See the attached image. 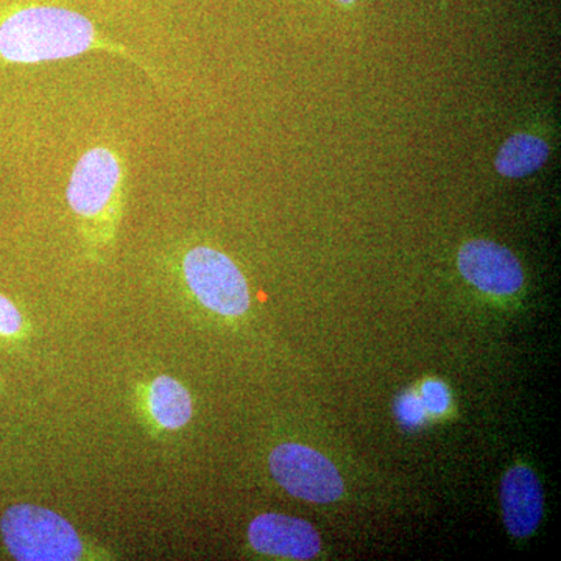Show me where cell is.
Listing matches in <instances>:
<instances>
[{"label":"cell","instance_id":"cell-1","mask_svg":"<svg viewBox=\"0 0 561 561\" xmlns=\"http://www.w3.org/2000/svg\"><path fill=\"white\" fill-rule=\"evenodd\" d=\"M91 50L121 55L149 76H154L153 69L127 47L102 38L94 24L77 11L35 5L14 11L0 22V57L7 61L35 65L77 57Z\"/></svg>","mask_w":561,"mask_h":561},{"label":"cell","instance_id":"cell-2","mask_svg":"<svg viewBox=\"0 0 561 561\" xmlns=\"http://www.w3.org/2000/svg\"><path fill=\"white\" fill-rule=\"evenodd\" d=\"M125 168L117 151L94 147L84 151L70 173L66 198L72 213L87 227L108 234L119 214Z\"/></svg>","mask_w":561,"mask_h":561},{"label":"cell","instance_id":"cell-3","mask_svg":"<svg viewBox=\"0 0 561 561\" xmlns=\"http://www.w3.org/2000/svg\"><path fill=\"white\" fill-rule=\"evenodd\" d=\"M3 542L20 561H73L83 553L77 530L49 508L18 504L0 519Z\"/></svg>","mask_w":561,"mask_h":561},{"label":"cell","instance_id":"cell-4","mask_svg":"<svg viewBox=\"0 0 561 561\" xmlns=\"http://www.w3.org/2000/svg\"><path fill=\"white\" fill-rule=\"evenodd\" d=\"M183 275L194 297L209 311L224 317H241L249 311L245 276L221 251L194 247L184 256Z\"/></svg>","mask_w":561,"mask_h":561},{"label":"cell","instance_id":"cell-5","mask_svg":"<svg viewBox=\"0 0 561 561\" xmlns=\"http://www.w3.org/2000/svg\"><path fill=\"white\" fill-rule=\"evenodd\" d=\"M268 467L275 481L302 501L331 504L345 493V483L335 465L309 446L298 443L276 446L268 457Z\"/></svg>","mask_w":561,"mask_h":561},{"label":"cell","instance_id":"cell-6","mask_svg":"<svg viewBox=\"0 0 561 561\" xmlns=\"http://www.w3.org/2000/svg\"><path fill=\"white\" fill-rule=\"evenodd\" d=\"M457 267L471 286L494 297H511L524 286L518 257L500 243L485 239L463 243L457 254Z\"/></svg>","mask_w":561,"mask_h":561},{"label":"cell","instance_id":"cell-7","mask_svg":"<svg viewBox=\"0 0 561 561\" xmlns=\"http://www.w3.org/2000/svg\"><path fill=\"white\" fill-rule=\"evenodd\" d=\"M249 540L254 551L289 560H311L321 551L316 527L305 519L265 513L251 522Z\"/></svg>","mask_w":561,"mask_h":561},{"label":"cell","instance_id":"cell-8","mask_svg":"<svg viewBox=\"0 0 561 561\" xmlns=\"http://www.w3.org/2000/svg\"><path fill=\"white\" fill-rule=\"evenodd\" d=\"M501 505L505 529L515 538L535 534L545 513L540 479L531 468L518 465L505 472L501 482Z\"/></svg>","mask_w":561,"mask_h":561},{"label":"cell","instance_id":"cell-9","mask_svg":"<svg viewBox=\"0 0 561 561\" xmlns=\"http://www.w3.org/2000/svg\"><path fill=\"white\" fill-rule=\"evenodd\" d=\"M552 147L548 139L531 131H518L502 142L494 169L504 179L523 180L545 168Z\"/></svg>","mask_w":561,"mask_h":561},{"label":"cell","instance_id":"cell-10","mask_svg":"<svg viewBox=\"0 0 561 561\" xmlns=\"http://www.w3.org/2000/svg\"><path fill=\"white\" fill-rule=\"evenodd\" d=\"M149 409L153 420L169 431L186 426L194 412L190 391L171 376H160L151 382Z\"/></svg>","mask_w":561,"mask_h":561},{"label":"cell","instance_id":"cell-11","mask_svg":"<svg viewBox=\"0 0 561 561\" xmlns=\"http://www.w3.org/2000/svg\"><path fill=\"white\" fill-rule=\"evenodd\" d=\"M394 415L405 430H416V427L423 426L427 412L421 402L420 393H415V391L402 393L394 402Z\"/></svg>","mask_w":561,"mask_h":561},{"label":"cell","instance_id":"cell-12","mask_svg":"<svg viewBox=\"0 0 561 561\" xmlns=\"http://www.w3.org/2000/svg\"><path fill=\"white\" fill-rule=\"evenodd\" d=\"M421 402L431 415H443L451 405V393L445 382L430 379L421 386Z\"/></svg>","mask_w":561,"mask_h":561},{"label":"cell","instance_id":"cell-13","mask_svg":"<svg viewBox=\"0 0 561 561\" xmlns=\"http://www.w3.org/2000/svg\"><path fill=\"white\" fill-rule=\"evenodd\" d=\"M22 316L9 298L0 295V334L14 335L21 331Z\"/></svg>","mask_w":561,"mask_h":561},{"label":"cell","instance_id":"cell-14","mask_svg":"<svg viewBox=\"0 0 561 561\" xmlns=\"http://www.w3.org/2000/svg\"><path fill=\"white\" fill-rule=\"evenodd\" d=\"M334 2L337 3L339 7H342V9L351 10L356 7L359 0H334Z\"/></svg>","mask_w":561,"mask_h":561}]
</instances>
